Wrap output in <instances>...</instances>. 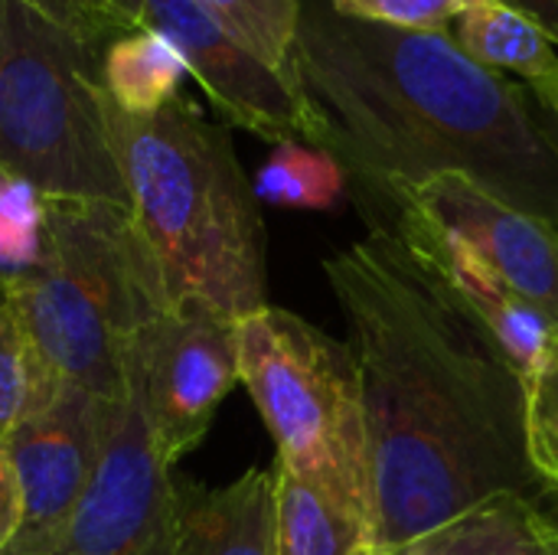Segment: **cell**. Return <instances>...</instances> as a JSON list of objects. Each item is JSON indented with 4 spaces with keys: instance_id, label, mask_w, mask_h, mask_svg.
<instances>
[{
    "instance_id": "obj_1",
    "label": "cell",
    "mask_w": 558,
    "mask_h": 555,
    "mask_svg": "<svg viewBox=\"0 0 558 555\" xmlns=\"http://www.w3.org/2000/svg\"><path fill=\"white\" fill-rule=\"evenodd\" d=\"M324 275L360 370L373 550L389 555L494 497L539 500L526 379L500 340L379 232L330 255Z\"/></svg>"
},
{
    "instance_id": "obj_2",
    "label": "cell",
    "mask_w": 558,
    "mask_h": 555,
    "mask_svg": "<svg viewBox=\"0 0 558 555\" xmlns=\"http://www.w3.org/2000/svg\"><path fill=\"white\" fill-rule=\"evenodd\" d=\"M291 79L317 118L314 147L356 183L461 173L558 219V147L530 95L468 59L448 33L356 20L301 0Z\"/></svg>"
},
{
    "instance_id": "obj_3",
    "label": "cell",
    "mask_w": 558,
    "mask_h": 555,
    "mask_svg": "<svg viewBox=\"0 0 558 555\" xmlns=\"http://www.w3.org/2000/svg\"><path fill=\"white\" fill-rule=\"evenodd\" d=\"M105 121L128 216L170 311L245 321L268 307L258 196L229 134L183 95L154 114H128L108 98Z\"/></svg>"
},
{
    "instance_id": "obj_4",
    "label": "cell",
    "mask_w": 558,
    "mask_h": 555,
    "mask_svg": "<svg viewBox=\"0 0 558 555\" xmlns=\"http://www.w3.org/2000/svg\"><path fill=\"white\" fill-rule=\"evenodd\" d=\"M49 379L101 402L128 399L134 337L170 311L124 206L46 200L33 268L3 288Z\"/></svg>"
},
{
    "instance_id": "obj_5",
    "label": "cell",
    "mask_w": 558,
    "mask_h": 555,
    "mask_svg": "<svg viewBox=\"0 0 558 555\" xmlns=\"http://www.w3.org/2000/svg\"><path fill=\"white\" fill-rule=\"evenodd\" d=\"M105 43L23 0H0V167L46 200L128 209L105 121Z\"/></svg>"
},
{
    "instance_id": "obj_6",
    "label": "cell",
    "mask_w": 558,
    "mask_h": 555,
    "mask_svg": "<svg viewBox=\"0 0 558 555\" xmlns=\"http://www.w3.org/2000/svg\"><path fill=\"white\" fill-rule=\"evenodd\" d=\"M239 383L278 445L275 461L373 536L363 389L350 343L268 304L239 321Z\"/></svg>"
},
{
    "instance_id": "obj_7",
    "label": "cell",
    "mask_w": 558,
    "mask_h": 555,
    "mask_svg": "<svg viewBox=\"0 0 558 555\" xmlns=\"http://www.w3.org/2000/svg\"><path fill=\"white\" fill-rule=\"evenodd\" d=\"M239 383V321L163 311L131 343L128 396L167 464L190 455Z\"/></svg>"
},
{
    "instance_id": "obj_8",
    "label": "cell",
    "mask_w": 558,
    "mask_h": 555,
    "mask_svg": "<svg viewBox=\"0 0 558 555\" xmlns=\"http://www.w3.org/2000/svg\"><path fill=\"white\" fill-rule=\"evenodd\" d=\"M347 190L366 229L396 242L448 301L477 317L500 340L526 383L543 370V363L558 347V327L539 307L523 301L458 236L432 222L402 186L347 180Z\"/></svg>"
},
{
    "instance_id": "obj_9",
    "label": "cell",
    "mask_w": 558,
    "mask_h": 555,
    "mask_svg": "<svg viewBox=\"0 0 558 555\" xmlns=\"http://www.w3.org/2000/svg\"><path fill=\"white\" fill-rule=\"evenodd\" d=\"M180 481L144 425L137 402H111L98 474L46 555H173Z\"/></svg>"
},
{
    "instance_id": "obj_10",
    "label": "cell",
    "mask_w": 558,
    "mask_h": 555,
    "mask_svg": "<svg viewBox=\"0 0 558 555\" xmlns=\"http://www.w3.org/2000/svg\"><path fill=\"white\" fill-rule=\"evenodd\" d=\"M111 402L56 383L7 435L23 517L3 555H46L82 507L108 435Z\"/></svg>"
},
{
    "instance_id": "obj_11",
    "label": "cell",
    "mask_w": 558,
    "mask_h": 555,
    "mask_svg": "<svg viewBox=\"0 0 558 555\" xmlns=\"http://www.w3.org/2000/svg\"><path fill=\"white\" fill-rule=\"evenodd\" d=\"M141 26L167 36L216 111L271 144L317 141V118L294 79L255 56L203 0H144Z\"/></svg>"
},
{
    "instance_id": "obj_12",
    "label": "cell",
    "mask_w": 558,
    "mask_h": 555,
    "mask_svg": "<svg viewBox=\"0 0 558 555\" xmlns=\"http://www.w3.org/2000/svg\"><path fill=\"white\" fill-rule=\"evenodd\" d=\"M402 186L412 203L474 249L523 301L539 307L558 327V229L517 209L471 177L438 173L425 183Z\"/></svg>"
},
{
    "instance_id": "obj_13",
    "label": "cell",
    "mask_w": 558,
    "mask_h": 555,
    "mask_svg": "<svg viewBox=\"0 0 558 555\" xmlns=\"http://www.w3.org/2000/svg\"><path fill=\"white\" fill-rule=\"evenodd\" d=\"M173 555H278L275 464L252 468L226 487L180 481Z\"/></svg>"
},
{
    "instance_id": "obj_14",
    "label": "cell",
    "mask_w": 558,
    "mask_h": 555,
    "mask_svg": "<svg viewBox=\"0 0 558 555\" xmlns=\"http://www.w3.org/2000/svg\"><path fill=\"white\" fill-rule=\"evenodd\" d=\"M448 36L481 69L533 95L546 121H558V43L543 26L500 0H468Z\"/></svg>"
},
{
    "instance_id": "obj_15",
    "label": "cell",
    "mask_w": 558,
    "mask_h": 555,
    "mask_svg": "<svg viewBox=\"0 0 558 555\" xmlns=\"http://www.w3.org/2000/svg\"><path fill=\"white\" fill-rule=\"evenodd\" d=\"M389 555H558V523L533 497H494Z\"/></svg>"
},
{
    "instance_id": "obj_16",
    "label": "cell",
    "mask_w": 558,
    "mask_h": 555,
    "mask_svg": "<svg viewBox=\"0 0 558 555\" xmlns=\"http://www.w3.org/2000/svg\"><path fill=\"white\" fill-rule=\"evenodd\" d=\"M186 62L177 46L147 26L118 33L101 56V79L108 98L128 114H154L173 98L186 79Z\"/></svg>"
},
{
    "instance_id": "obj_17",
    "label": "cell",
    "mask_w": 558,
    "mask_h": 555,
    "mask_svg": "<svg viewBox=\"0 0 558 555\" xmlns=\"http://www.w3.org/2000/svg\"><path fill=\"white\" fill-rule=\"evenodd\" d=\"M278 555H353L373 546L363 523L337 510L320 491L275 461Z\"/></svg>"
},
{
    "instance_id": "obj_18",
    "label": "cell",
    "mask_w": 558,
    "mask_h": 555,
    "mask_svg": "<svg viewBox=\"0 0 558 555\" xmlns=\"http://www.w3.org/2000/svg\"><path fill=\"white\" fill-rule=\"evenodd\" d=\"M255 196L288 209H330L347 193V173L327 150L304 141H281L255 177Z\"/></svg>"
},
{
    "instance_id": "obj_19",
    "label": "cell",
    "mask_w": 558,
    "mask_h": 555,
    "mask_svg": "<svg viewBox=\"0 0 558 555\" xmlns=\"http://www.w3.org/2000/svg\"><path fill=\"white\" fill-rule=\"evenodd\" d=\"M52 386L56 379L39 366L13 304L0 291V438H7Z\"/></svg>"
},
{
    "instance_id": "obj_20",
    "label": "cell",
    "mask_w": 558,
    "mask_h": 555,
    "mask_svg": "<svg viewBox=\"0 0 558 555\" xmlns=\"http://www.w3.org/2000/svg\"><path fill=\"white\" fill-rule=\"evenodd\" d=\"M255 56L291 75L301 0H203Z\"/></svg>"
},
{
    "instance_id": "obj_21",
    "label": "cell",
    "mask_w": 558,
    "mask_h": 555,
    "mask_svg": "<svg viewBox=\"0 0 558 555\" xmlns=\"http://www.w3.org/2000/svg\"><path fill=\"white\" fill-rule=\"evenodd\" d=\"M43 206L46 196L0 167V291L33 268L43 245Z\"/></svg>"
},
{
    "instance_id": "obj_22",
    "label": "cell",
    "mask_w": 558,
    "mask_h": 555,
    "mask_svg": "<svg viewBox=\"0 0 558 555\" xmlns=\"http://www.w3.org/2000/svg\"><path fill=\"white\" fill-rule=\"evenodd\" d=\"M526 448L539 481L558 491V347L526 383Z\"/></svg>"
},
{
    "instance_id": "obj_23",
    "label": "cell",
    "mask_w": 558,
    "mask_h": 555,
    "mask_svg": "<svg viewBox=\"0 0 558 555\" xmlns=\"http://www.w3.org/2000/svg\"><path fill=\"white\" fill-rule=\"evenodd\" d=\"M464 3L468 0H333L337 10L356 20L422 33H448Z\"/></svg>"
},
{
    "instance_id": "obj_24",
    "label": "cell",
    "mask_w": 558,
    "mask_h": 555,
    "mask_svg": "<svg viewBox=\"0 0 558 555\" xmlns=\"http://www.w3.org/2000/svg\"><path fill=\"white\" fill-rule=\"evenodd\" d=\"M29 7H36L43 16L56 20L59 26L92 39V43H111L118 33L131 29V23H124V16L108 3V0H23Z\"/></svg>"
},
{
    "instance_id": "obj_25",
    "label": "cell",
    "mask_w": 558,
    "mask_h": 555,
    "mask_svg": "<svg viewBox=\"0 0 558 555\" xmlns=\"http://www.w3.org/2000/svg\"><path fill=\"white\" fill-rule=\"evenodd\" d=\"M20 517H23L20 481H16V468H13L7 438H0V555L13 543V536L20 530Z\"/></svg>"
},
{
    "instance_id": "obj_26",
    "label": "cell",
    "mask_w": 558,
    "mask_h": 555,
    "mask_svg": "<svg viewBox=\"0 0 558 555\" xmlns=\"http://www.w3.org/2000/svg\"><path fill=\"white\" fill-rule=\"evenodd\" d=\"M510 10L523 13L526 20H533L536 26H543L558 43V0H500Z\"/></svg>"
},
{
    "instance_id": "obj_27",
    "label": "cell",
    "mask_w": 558,
    "mask_h": 555,
    "mask_svg": "<svg viewBox=\"0 0 558 555\" xmlns=\"http://www.w3.org/2000/svg\"><path fill=\"white\" fill-rule=\"evenodd\" d=\"M108 3L124 16V23L141 26V7H144V0H108Z\"/></svg>"
},
{
    "instance_id": "obj_28",
    "label": "cell",
    "mask_w": 558,
    "mask_h": 555,
    "mask_svg": "<svg viewBox=\"0 0 558 555\" xmlns=\"http://www.w3.org/2000/svg\"><path fill=\"white\" fill-rule=\"evenodd\" d=\"M543 114V111H539ZM546 121V118H543ZM546 128H549V134H553V141H556V147H558V121H546Z\"/></svg>"
},
{
    "instance_id": "obj_29",
    "label": "cell",
    "mask_w": 558,
    "mask_h": 555,
    "mask_svg": "<svg viewBox=\"0 0 558 555\" xmlns=\"http://www.w3.org/2000/svg\"><path fill=\"white\" fill-rule=\"evenodd\" d=\"M353 555H379L373 546H366V550H360V553H353Z\"/></svg>"
},
{
    "instance_id": "obj_30",
    "label": "cell",
    "mask_w": 558,
    "mask_h": 555,
    "mask_svg": "<svg viewBox=\"0 0 558 555\" xmlns=\"http://www.w3.org/2000/svg\"><path fill=\"white\" fill-rule=\"evenodd\" d=\"M553 226H556V229H558V219H556V222H553Z\"/></svg>"
}]
</instances>
